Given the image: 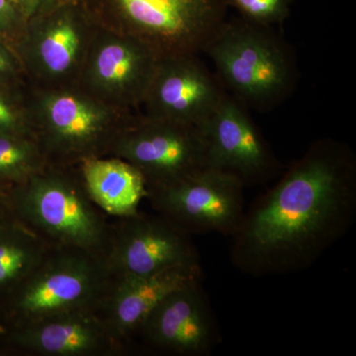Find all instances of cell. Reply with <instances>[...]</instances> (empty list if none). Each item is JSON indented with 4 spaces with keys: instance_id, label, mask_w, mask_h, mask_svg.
Instances as JSON below:
<instances>
[{
    "instance_id": "cell-2",
    "label": "cell",
    "mask_w": 356,
    "mask_h": 356,
    "mask_svg": "<svg viewBox=\"0 0 356 356\" xmlns=\"http://www.w3.org/2000/svg\"><path fill=\"white\" fill-rule=\"evenodd\" d=\"M15 217L51 247L74 248L106 259L111 221L89 196L79 165L48 163L13 186Z\"/></svg>"
},
{
    "instance_id": "cell-25",
    "label": "cell",
    "mask_w": 356,
    "mask_h": 356,
    "mask_svg": "<svg viewBox=\"0 0 356 356\" xmlns=\"http://www.w3.org/2000/svg\"><path fill=\"white\" fill-rule=\"evenodd\" d=\"M13 186L0 182V224L15 219L13 204Z\"/></svg>"
},
{
    "instance_id": "cell-14",
    "label": "cell",
    "mask_w": 356,
    "mask_h": 356,
    "mask_svg": "<svg viewBox=\"0 0 356 356\" xmlns=\"http://www.w3.org/2000/svg\"><path fill=\"white\" fill-rule=\"evenodd\" d=\"M147 350L168 355H210L220 334L202 280L175 290L154 307L137 336Z\"/></svg>"
},
{
    "instance_id": "cell-23",
    "label": "cell",
    "mask_w": 356,
    "mask_h": 356,
    "mask_svg": "<svg viewBox=\"0 0 356 356\" xmlns=\"http://www.w3.org/2000/svg\"><path fill=\"white\" fill-rule=\"evenodd\" d=\"M0 84H27L17 51L4 42H0Z\"/></svg>"
},
{
    "instance_id": "cell-15",
    "label": "cell",
    "mask_w": 356,
    "mask_h": 356,
    "mask_svg": "<svg viewBox=\"0 0 356 356\" xmlns=\"http://www.w3.org/2000/svg\"><path fill=\"white\" fill-rule=\"evenodd\" d=\"M201 130L207 142L208 166L232 173L245 186L264 184L280 170L245 105L233 95L227 93Z\"/></svg>"
},
{
    "instance_id": "cell-10",
    "label": "cell",
    "mask_w": 356,
    "mask_h": 356,
    "mask_svg": "<svg viewBox=\"0 0 356 356\" xmlns=\"http://www.w3.org/2000/svg\"><path fill=\"white\" fill-rule=\"evenodd\" d=\"M159 60L146 44L98 27L77 86L114 108L140 111Z\"/></svg>"
},
{
    "instance_id": "cell-24",
    "label": "cell",
    "mask_w": 356,
    "mask_h": 356,
    "mask_svg": "<svg viewBox=\"0 0 356 356\" xmlns=\"http://www.w3.org/2000/svg\"><path fill=\"white\" fill-rule=\"evenodd\" d=\"M72 1L76 0H16L28 20Z\"/></svg>"
},
{
    "instance_id": "cell-20",
    "label": "cell",
    "mask_w": 356,
    "mask_h": 356,
    "mask_svg": "<svg viewBox=\"0 0 356 356\" xmlns=\"http://www.w3.org/2000/svg\"><path fill=\"white\" fill-rule=\"evenodd\" d=\"M0 136L35 138L27 84H0Z\"/></svg>"
},
{
    "instance_id": "cell-13",
    "label": "cell",
    "mask_w": 356,
    "mask_h": 356,
    "mask_svg": "<svg viewBox=\"0 0 356 356\" xmlns=\"http://www.w3.org/2000/svg\"><path fill=\"white\" fill-rule=\"evenodd\" d=\"M130 351L112 334L97 310L58 314L6 330L2 337V355L116 356Z\"/></svg>"
},
{
    "instance_id": "cell-21",
    "label": "cell",
    "mask_w": 356,
    "mask_h": 356,
    "mask_svg": "<svg viewBox=\"0 0 356 356\" xmlns=\"http://www.w3.org/2000/svg\"><path fill=\"white\" fill-rule=\"evenodd\" d=\"M240 17L254 24L271 27L287 19L291 0H227Z\"/></svg>"
},
{
    "instance_id": "cell-26",
    "label": "cell",
    "mask_w": 356,
    "mask_h": 356,
    "mask_svg": "<svg viewBox=\"0 0 356 356\" xmlns=\"http://www.w3.org/2000/svg\"><path fill=\"white\" fill-rule=\"evenodd\" d=\"M4 332H6V327H4L1 317H0V355H2V337H3Z\"/></svg>"
},
{
    "instance_id": "cell-6",
    "label": "cell",
    "mask_w": 356,
    "mask_h": 356,
    "mask_svg": "<svg viewBox=\"0 0 356 356\" xmlns=\"http://www.w3.org/2000/svg\"><path fill=\"white\" fill-rule=\"evenodd\" d=\"M33 132L48 163L77 165L109 154L134 112L100 102L79 86L30 88Z\"/></svg>"
},
{
    "instance_id": "cell-11",
    "label": "cell",
    "mask_w": 356,
    "mask_h": 356,
    "mask_svg": "<svg viewBox=\"0 0 356 356\" xmlns=\"http://www.w3.org/2000/svg\"><path fill=\"white\" fill-rule=\"evenodd\" d=\"M114 219L106 257L114 277L200 266L191 236L163 215L138 211Z\"/></svg>"
},
{
    "instance_id": "cell-5",
    "label": "cell",
    "mask_w": 356,
    "mask_h": 356,
    "mask_svg": "<svg viewBox=\"0 0 356 356\" xmlns=\"http://www.w3.org/2000/svg\"><path fill=\"white\" fill-rule=\"evenodd\" d=\"M113 280L106 259L79 248L51 247L0 301V317L6 331L67 312L99 311Z\"/></svg>"
},
{
    "instance_id": "cell-7",
    "label": "cell",
    "mask_w": 356,
    "mask_h": 356,
    "mask_svg": "<svg viewBox=\"0 0 356 356\" xmlns=\"http://www.w3.org/2000/svg\"><path fill=\"white\" fill-rule=\"evenodd\" d=\"M97 29L79 0L28 20L15 46L28 86H77Z\"/></svg>"
},
{
    "instance_id": "cell-19",
    "label": "cell",
    "mask_w": 356,
    "mask_h": 356,
    "mask_svg": "<svg viewBox=\"0 0 356 356\" xmlns=\"http://www.w3.org/2000/svg\"><path fill=\"white\" fill-rule=\"evenodd\" d=\"M48 165L34 137L0 136V182L18 185Z\"/></svg>"
},
{
    "instance_id": "cell-12",
    "label": "cell",
    "mask_w": 356,
    "mask_h": 356,
    "mask_svg": "<svg viewBox=\"0 0 356 356\" xmlns=\"http://www.w3.org/2000/svg\"><path fill=\"white\" fill-rule=\"evenodd\" d=\"M227 93L198 55L159 58L140 112L201 129Z\"/></svg>"
},
{
    "instance_id": "cell-22",
    "label": "cell",
    "mask_w": 356,
    "mask_h": 356,
    "mask_svg": "<svg viewBox=\"0 0 356 356\" xmlns=\"http://www.w3.org/2000/svg\"><path fill=\"white\" fill-rule=\"evenodd\" d=\"M27 21L16 0H0V42L15 48Z\"/></svg>"
},
{
    "instance_id": "cell-9",
    "label": "cell",
    "mask_w": 356,
    "mask_h": 356,
    "mask_svg": "<svg viewBox=\"0 0 356 356\" xmlns=\"http://www.w3.org/2000/svg\"><path fill=\"white\" fill-rule=\"evenodd\" d=\"M245 185L232 173L206 168L168 186L147 191L156 213L189 235L233 236L245 217Z\"/></svg>"
},
{
    "instance_id": "cell-8",
    "label": "cell",
    "mask_w": 356,
    "mask_h": 356,
    "mask_svg": "<svg viewBox=\"0 0 356 356\" xmlns=\"http://www.w3.org/2000/svg\"><path fill=\"white\" fill-rule=\"evenodd\" d=\"M108 156L139 170L147 191L180 181L208 166L207 142L196 126L134 112L115 138Z\"/></svg>"
},
{
    "instance_id": "cell-16",
    "label": "cell",
    "mask_w": 356,
    "mask_h": 356,
    "mask_svg": "<svg viewBox=\"0 0 356 356\" xmlns=\"http://www.w3.org/2000/svg\"><path fill=\"white\" fill-rule=\"evenodd\" d=\"M202 280L201 266L178 267L144 276L114 277L99 309L110 332L131 350L147 315L170 293Z\"/></svg>"
},
{
    "instance_id": "cell-17",
    "label": "cell",
    "mask_w": 356,
    "mask_h": 356,
    "mask_svg": "<svg viewBox=\"0 0 356 356\" xmlns=\"http://www.w3.org/2000/svg\"><path fill=\"white\" fill-rule=\"evenodd\" d=\"M79 168L89 196L109 217L130 216L147 197V187L139 170L116 156L86 159Z\"/></svg>"
},
{
    "instance_id": "cell-18",
    "label": "cell",
    "mask_w": 356,
    "mask_h": 356,
    "mask_svg": "<svg viewBox=\"0 0 356 356\" xmlns=\"http://www.w3.org/2000/svg\"><path fill=\"white\" fill-rule=\"evenodd\" d=\"M50 248L17 218L0 224V301L19 286Z\"/></svg>"
},
{
    "instance_id": "cell-4",
    "label": "cell",
    "mask_w": 356,
    "mask_h": 356,
    "mask_svg": "<svg viewBox=\"0 0 356 356\" xmlns=\"http://www.w3.org/2000/svg\"><path fill=\"white\" fill-rule=\"evenodd\" d=\"M204 53L225 88L245 106L268 111L291 95L297 65L289 46L271 27L226 19Z\"/></svg>"
},
{
    "instance_id": "cell-3",
    "label": "cell",
    "mask_w": 356,
    "mask_h": 356,
    "mask_svg": "<svg viewBox=\"0 0 356 356\" xmlns=\"http://www.w3.org/2000/svg\"><path fill=\"white\" fill-rule=\"evenodd\" d=\"M98 27L137 40L159 58L204 53L227 0H79Z\"/></svg>"
},
{
    "instance_id": "cell-1",
    "label": "cell",
    "mask_w": 356,
    "mask_h": 356,
    "mask_svg": "<svg viewBox=\"0 0 356 356\" xmlns=\"http://www.w3.org/2000/svg\"><path fill=\"white\" fill-rule=\"evenodd\" d=\"M355 213V154L318 140L245 213L232 262L255 277L304 270L346 235Z\"/></svg>"
}]
</instances>
